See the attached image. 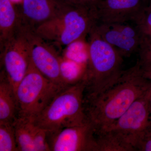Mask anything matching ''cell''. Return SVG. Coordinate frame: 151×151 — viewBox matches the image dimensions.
I'll return each mask as SVG.
<instances>
[{"instance_id":"6da1fadb","label":"cell","mask_w":151,"mask_h":151,"mask_svg":"<svg viewBox=\"0 0 151 151\" xmlns=\"http://www.w3.org/2000/svg\"><path fill=\"white\" fill-rule=\"evenodd\" d=\"M151 81L145 77L139 61L124 70L117 81L94 97H84L85 113L97 135L106 131L133 103L149 92Z\"/></svg>"},{"instance_id":"7a4b0ae2","label":"cell","mask_w":151,"mask_h":151,"mask_svg":"<svg viewBox=\"0 0 151 151\" xmlns=\"http://www.w3.org/2000/svg\"><path fill=\"white\" fill-rule=\"evenodd\" d=\"M90 35L85 97H95L115 84L123 73V57L94 29Z\"/></svg>"},{"instance_id":"3957f363","label":"cell","mask_w":151,"mask_h":151,"mask_svg":"<svg viewBox=\"0 0 151 151\" xmlns=\"http://www.w3.org/2000/svg\"><path fill=\"white\" fill-rule=\"evenodd\" d=\"M85 89L84 81L65 87L32 119L34 124L47 132H52L88 122L84 107Z\"/></svg>"},{"instance_id":"277c9868","label":"cell","mask_w":151,"mask_h":151,"mask_svg":"<svg viewBox=\"0 0 151 151\" xmlns=\"http://www.w3.org/2000/svg\"><path fill=\"white\" fill-rule=\"evenodd\" d=\"M98 22L96 1L87 4H69L62 14L39 26L36 33L41 38L67 46L90 33Z\"/></svg>"},{"instance_id":"5b68a950","label":"cell","mask_w":151,"mask_h":151,"mask_svg":"<svg viewBox=\"0 0 151 151\" xmlns=\"http://www.w3.org/2000/svg\"><path fill=\"white\" fill-rule=\"evenodd\" d=\"M65 87L42 75L30 60L26 73L16 89L18 117L33 119Z\"/></svg>"},{"instance_id":"8992f818","label":"cell","mask_w":151,"mask_h":151,"mask_svg":"<svg viewBox=\"0 0 151 151\" xmlns=\"http://www.w3.org/2000/svg\"><path fill=\"white\" fill-rule=\"evenodd\" d=\"M149 92L136 100L106 130L111 132L132 151H137L138 141L151 129L150 114L147 100Z\"/></svg>"},{"instance_id":"52a82bcc","label":"cell","mask_w":151,"mask_h":151,"mask_svg":"<svg viewBox=\"0 0 151 151\" xmlns=\"http://www.w3.org/2000/svg\"><path fill=\"white\" fill-rule=\"evenodd\" d=\"M32 36H12L5 42L3 62L5 74L15 92L24 77L30 60Z\"/></svg>"},{"instance_id":"ba28073f","label":"cell","mask_w":151,"mask_h":151,"mask_svg":"<svg viewBox=\"0 0 151 151\" xmlns=\"http://www.w3.org/2000/svg\"><path fill=\"white\" fill-rule=\"evenodd\" d=\"M50 151H97L95 130L89 121L75 127L47 132Z\"/></svg>"},{"instance_id":"9c48e42d","label":"cell","mask_w":151,"mask_h":151,"mask_svg":"<svg viewBox=\"0 0 151 151\" xmlns=\"http://www.w3.org/2000/svg\"><path fill=\"white\" fill-rule=\"evenodd\" d=\"M94 29L123 58L129 57L135 52H139L142 43V37L135 23H99Z\"/></svg>"},{"instance_id":"30bf717a","label":"cell","mask_w":151,"mask_h":151,"mask_svg":"<svg viewBox=\"0 0 151 151\" xmlns=\"http://www.w3.org/2000/svg\"><path fill=\"white\" fill-rule=\"evenodd\" d=\"M149 4L147 0H97L98 23H136Z\"/></svg>"},{"instance_id":"8fae6325","label":"cell","mask_w":151,"mask_h":151,"mask_svg":"<svg viewBox=\"0 0 151 151\" xmlns=\"http://www.w3.org/2000/svg\"><path fill=\"white\" fill-rule=\"evenodd\" d=\"M30 60L38 70L47 78L63 87L60 73V57L52 49L36 38L32 37Z\"/></svg>"},{"instance_id":"7c38bea8","label":"cell","mask_w":151,"mask_h":151,"mask_svg":"<svg viewBox=\"0 0 151 151\" xmlns=\"http://www.w3.org/2000/svg\"><path fill=\"white\" fill-rule=\"evenodd\" d=\"M67 5L59 0H22L25 16L39 26L62 14Z\"/></svg>"},{"instance_id":"4fadbf2b","label":"cell","mask_w":151,"mask_h":151,"mask_svg":"<svg viewBox=\"0 0 151 151\" xmlns=\"http://www.w3.org/2000/svg\"><path fill=\"white\" fill-rule=\"evenodd\" d=\"M19 116L15 92L5 73L0 81V123H13Z\"/></svg>"},{"instance_id":"5bb4252c","label":"cell","mask_w":151,"mask_h":151,"mask_svg":"<svg viewBox=\"0 0 151 151\" xmlns=\"http://www.w3.org/2000/svg\"><path fill=\"white\" fill-rule=\"evenodd\" d=\"M18 151H36L33 141L32 120L18 117L13 123Z\"/></svg>"},{"instance_id":"9a60e30c","label":"cell","mask_w":151,"mask_h":151,"mask_svg":"<svg viewBox=\"0 0 151 151\" xmlns=\"http://www.w3.org/2000/svg\"><path fill=\"white\" fill-rule=\"evenodd\" d=\"M87 66L63 57H60V73L65 85L70 86L84 81Z\"/></svg>"},{"instance_id":"2e32d148","label":"cell","mask_w":151,"mask_h":151,"mask_svg":"<svg viewBox=\"0 0 151 151\" xmlns=\"http://www.w3.org/2000/svg\"><path fill=\"white\" fill-rule=\"evenodd\" d=\"M16 14L10 0H0L1 39L6 41L13 34Z\"/></svg>"},{"instance_id":"e0dca14e","label":"cell","mask_w":151,"mask_h":151,"mask_svg":"<svg viewBox=\"0 0 151 151\" xmlns=\"http://www.w3.org/2000/svg\"><path fill=\"white\" fill-rule=\"evenodd\" d=\"M89 55V44L81 39L67 45L63 57L80 64L87 65Z\"/></svg>"},{"instance_id":"ac0fdd59","label":"cell","mask_w":151,"mask_h":151,"mask_svg":"<svg viewBox=\"0 0 151 151\" xmlns=\"http://www.w3.org/2000/svg\"><path fill=\"white\" fill-rule=\"evenodd\" d=\"M0 151H18L13 123H0Z\"/></svg>"},{"instance_id":"d6986e66","label":"cell","mask_w":151,"mask_h":151,"mask_svg":"<svg viewBox=\"0 0 151 151\" xmlns=\"http://www.w3.org/2000/svg\"><path fill=\"white\" fill-rule=\"evenodd\" d=\"M135 23L137 25L142 37L141 47L151 43V3Z\"/></svg>"},{"instance_id":"ffe728a7","label":"cell","mask_w":151,"mask_h":151,"mask_svg":"<svg viewBox=\"0 0 151 151\" xmlns=\"http://www.w3.org/2000/svg\"><path fill=\"white\" fill-rule=\"evenodd\" d=\"M33 135L36 151H50L47 142L46 130L37 127L34 124Z\"/></svg>"},{"instance_id":"44dd1931","label":"cell","mask_w":151,"mask_h":151,"mask_svg":"<svg viewBox=\"0 0 151 151\" xmlns=\"http://www.w3.org/2000/svg\"><path fill=\"white\" fill-rule=\"evenodd\" d=\"M138 60L142 69L151 67V43L142 46L139 52Z\"/></svg>"},{"instance_id":"7402d4cb","label":"cell","mask_w":151,"mask_h":151,"mask_svg":"<svg viewBox=\"0 0 151 151\" xmlns=\"http://www.w3.org/2000/svg\"><path fill=\"white\" fill-rule=\"evenodd\" d=\"M137 151H151V129L139 139L136 146Z\"/></svg>"},{"instance_id":"603a6c76","label":"cell","mask_w":151,"mask_h":151,"mask_svg":"<svg viewBox=\"0 0 151 151\" xmlns=\"http://www.w3.org/2000/svg\"><path fill=\"white\" fill-rule=\"evenodd\" d=\"M63 2L74 4H87L92 0H59Z\"/></svg>"},{"instance_id":"cb8c5ba5","label":"cell","mask_w":151,"mask_h":151,"mask_svg":"<svg viewBox=\"0 0 151 151\" xmlns=\"http://www.w3.org/2000/svg\"><path fill=\"white\" fill-rule=\"evenodd\" d=\"M142 69L145 77L151 81V67Z\"/></svg>"},{"instance_id":"d4e9b609","label":"cell","mask_w":151,"mask_h":151,"mask_svg":"<svg viewBox=\"0 0 151 151\" xmlns=\"http://www.w3.org/2000/svg\"><path fill=\"white\" fill-rule=\"evenodd\" d=\"M147 100L148 103L149 111H150V114L151 119V86L150 91H149L148 94Z\"/></svg>"},{"instance_id":"484cf974","label":"cell","mask_w":151,"mask_h":151,"mask_svg":"<svg viewBox=\"0 0 151 151\" xmlns=\"http://www.w3.org/2000/svg\"><path fill=\"white\" fill-rule=\"evenodd\" d=\"M11 1L15 2H19L20 1L22 0H10Z\"/></svg>"},{"instance_id":"4316f807","label":"cell","mask_w":151,"mask_h":151,"mask_svg":"<svg viewBox=\"0 0 151 151\" xmlns=\"http://www.w3.org/2000/svg\"><path fill=\"white\" fill-rule=\"evenodd\" d=\"M148 1L149 4H150L151 3V0H147Z\"/></svg>"}]
</instances>
